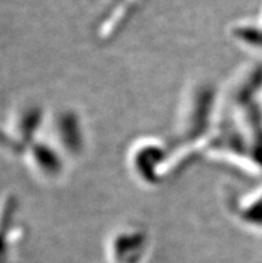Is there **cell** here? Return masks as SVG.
<instances>
[{
    "mask_svg": "<svg viewBox=\"0 0 262 263\" xmlns=\"http://www.w3.org/2000/svg\"><path fill=\"white\" fill-rule=\"evenodd\" d=\"M214 95L216 92L209 84H198L187 91L177 122V137L179 139L196 142L202 138L212 115Z\"/></svg>",
    "mask_w": 262,
    "mask_h": 263,
    "instance_id": "1",
    "label": "cell"
},
{
    "mask_svg": "<svg viewBox=\"0 0 262 263\" xmlns=\"http://www.w3.org/2000/svg\"><path fill=\"white\" fill-rule=\"evenodd\" d=\"M166 162L165 147L153 139L141 140L130 150L129 164L131 171L145 184H156L165 177L163 170Z\"/></svg>",
    "mask_w": 262,
    "mask_h": 263,
    "instance_id": "2",
    "label": "cell"
},
{
    "mask_svg": "<svg viewBox=\"0 0 262 263\" xmlns=\"http://www.w3.org/2000/svg\"><path fill=\"white\" fill-rule=\"evenodd\" d=\"M43 115L37 107H24L13 111L4 127V142L13 153H24L27 147L35 142V134Z\"/></svg>",
    "mask_w": 262,
    "mask_h": 263,
    "instance_id": "3",
    "label": "cell"
},
{
    "mask_svg": "<svg viewBox=\"0 0 262 263\" xmlns=\"http://www.w3.org/2000/svg\"><path fill=\"white\" fill-rule=\"evenodd\" d=\"M146 233L135 227H127L110 237L106 254L110 263H141L146 255Z\"/></svg>",
    "mask_w": 262,
    "mask_h": 263,
    "instance_id": "4",
    "label": "cell"
},
{
    "mask_svg": "<svg viewBox=\"0 0 262 263\" xmlns=\"http://www.w3.org/2000/svg\"><path fill=\"white\" fill-rule=\"evenodd\" d=\"M23 154L28 168L40 179L54 180L63 171L64 155H62L54 144L35 140Z\"/></svg>",
    "mask_w": 262,
    "mask_h": 263,
    "instance_id": "5",
    "label": "cell"
},
{
    "mask_svg": "<svg viewBox=\"0 0 262 263\" xmlns=\"http://www.w3.org/2000/svg\"><path fill=\"white\" fill-rule=\"evenodd\" d=\"M53 133L55 135V144L66 157H77L82 153L84 146V135L78 115L73 111H62L53 123Z\"/></svg>",
    "mask_w": 262,
    "mask_h": 263,
    "instance_id": "6",
    "label": "cell"
},
{
    "mask_svg": "<svg viewBox=\"0 0 262 263\" xmlns=\"http://www.w3.org/2000/svg\"><path fill=\"white\" fill-rule=\"evenodd\" d=\"M237 214L246 224L262 227V190L256 191L248 200H242L238 204Z\"/></svg>",
    "mask_w": 262,
    "mask_h": 263,
    "instance_id": "7",
    "label": "cell"
}]
</instances>
